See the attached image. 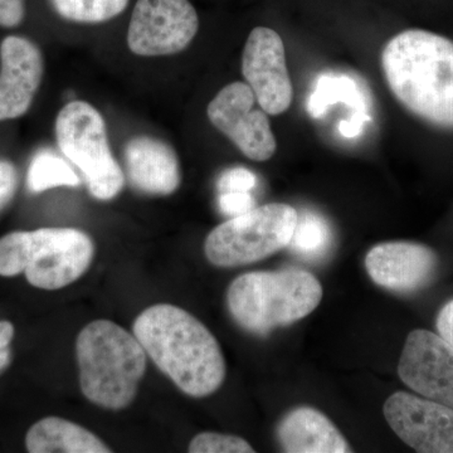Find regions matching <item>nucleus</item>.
Returning <instances> with one entry per match:
<instances>
[{
  "label": "nucleus",
  "mask_w": 453,
  "mask_h": 453,
  "mask_svg": "<svg viewBox=\"0 0 453 453\" xmlns=\"http://www.w3.org/2000/svg\"><path fill=\"white\" fill-rule=\"evenodd\" d=\"M59 16L79 23H101L121 14L129 0H52Z\"/></svg>",
  "instance_id": "412c9836"
},
{
  "label": "nucleus",
  "mask_w": 453,
  "mask_h": 453,
  "mask_svg": "<svg viewBox=\"0 0 453 453\" xmlns=\"http://www.w3.org/2000/svg\"><path fill=\"white\" fill-rule=\"evenodd\" d=\"M91 237L76 228H40L0 238V276L25 273L42 290L71 285L88 270L94 258Z\"/></svg>",
  "instance_id": "39448f33"
},
{
  "label": "nucleus",
  "mask_w": 453,
  "mask_h": 453,
  "mask_svg": "<svg viewBox=\"0 0 453 453\" xmlns=\"http://www.w3.org/2000/svg\"><path fill=\"white\" fill-rule=\"evenodd\" d=\"M398 374L423 398L453 408V348L442 336L423 329L410 333Z\"/></svg>",
  "instance_id": "f8f14e48"
},
{
  "label": "nucleus",
  "mask_w": 453,
  "mask_h": 453,
  "mask_svg": "<svg viewBox=\"0 0 453 453\" xmlns=\"http://www.w3.org/2000/svg\"><path fill=\"white\" fill-rule=\"evenodd\" d=\"M25 18V0H0V27L13 28Z\"/></svg>",
  "instance_id": "a878e982"
},
{
  "label": "nucleus",
  "mask_w": 453,
  "mask_h": 453,
  "mask_svg": "<svg viewBox=\"0 0 453 453\" xmlns=\"http://www.w3.org/2000/svg\"><path fill=\"white\" fill-rule=\"evenodd\" d=\"M41 50L19 35L0 44V121L20 118L31 109L43 79Z\"/></svg>",
  "instance_id": "4468645a"
},
{
  "label": "nucleus",
  "mask_w": 453,
  "mask_h": 453,
  "mask_svg": "<svg viewBox=\"0 0 453 453\" xmlns=\"http://www.w3.org/2000/svg\"><path fill=\"white\" fill-rule=\"evenodd\" d=\"M257 184V178L251 170L246 168H232L226 170L217 181L220 195L222 193L251 192Z\"/></svg>",
  "instance_id": "5701e85b"
},
{
  "label": "nucleus",
  "mask_w": 453,
  "mask_h": 453,
  "mask_svg": "<svg viewBox=\"0 0 453 453\" xmlns=\"http://www.w3.org/2000/svg\"><path fill=\"white\" fill-rule=\"evenodd\" d=\"M56 138L62 154L81 170L95 198L110 201L121 192L124 173L110 149L105 120L91 104L68 103L57 116Z\"/></svg>",
  "instance_id": "0eeeda50"
},
{
  "label": "nucleus",
  "mask_w": 453,
  "mask_h": 453,
  "mask_svg": "<svg viewBox=\"0 0 453 453\" xmlns=\"http://www.w3.org/2000/svg\"><path fill=\"white\" fill-rule=\"evenodd\" d=\"M333 246V231L320 214L303 211L297 216L288 249L300 258L316 261L327 255Z\"/></svg>",
  "instance_id": "a211bd4d"
},
{
  "label": "nucleus",
  "mask_w": 453,
  "mask_h": 453,
  "mask_svg": "<svg viewBox=\"0 0 453 453\" xmlns=\"http://www.w3.org/2000/svg\"><path fill=\"white\" fill-rule=\"evenodd\" d=\"M383 412L396 436L414 451L453 453V408L396 392L387 399Z\"/></svg>",
  "instance_id": "9b49d317"
},
{
  "label": "nucleus",
  "mask_w": 453,
  "mask_h": 453,
  "mask_svg": "<svg viewBox=\"0 0 453 453\" xmlns=\"http://www.w3.org/2000/svg\"><path fill=\"white\" fill-rule=\"evenodd\" d=\"M381 67L393 96L434 129L453 133V41L407 29L387 43Z\"/></svg>",
  "instance_id": "f03ea898"
},
{
  "label": "nucleus",
  "mask_w": 453,
  "mask_h": 453,
  "mask_svg": "<svg viewBox=\"0 0 453 453\" xmlns=\"http://www.w3.org/2000/svg\"><path fill=\"white\" fill-rule=\"evenodd\" d=\"M365 268L372 281L380 288L396 294H413L434 279L438 257L425 244L386 242L366 253Z\"/></svg>",
  "instance_id": "ddd939ff"
},
{
  "label": "nucleus",
  "mask_w": 453,
  "mask_h": 453,
  "mask_svg": "<svg viewBox=\"0 0 453 453\" xmlns=\"http://www.w3.org/2000/svg\"><path fill=\"white\" fill-rule=\"evenodd\" d=\"M76 353L80 386L89 402L112 411L131 404L146 372V351L135 335L101 319L83 327Z\"/></svg>",
  "instance_id": "7ed1b4c3"
},
{
  "label": "nucleus",
  "mask_w": 453,
  "mask_h": 453,
  "mask_svg": "<svg viewBox=\"0 0 453 453\" xmlns=\"http://www.w3.org/2000/svg\"><path fill=\"white\" fill-rule=\"evenodd\" d=\"M192 453H251L252 446L243 438L231 434L203 432L193 438L189 445Z\"/></svg>",
  "instance_id": "4be33fe9"
},
{
  "label": "nucleus",
  "mask_w": 453,
  "mask_h": 453,
  "mask_svg": "<svg viewBox=\"0 0 453 453\" xmlns=\"http://www.w3.org/2000/svg\"><path fill=\"white\" fill-rule=\"evenodd\" d=\"M297 216L299 211L283 203L255 207L216 226L205 240V256L219 267L261 261L288 246Z\"/></svg>",
  "instance_id": "423d86ee"
},
{
  "label": "nucleus",
  "mask_w": 453,
  "mask_h": 453,
  "mask_svg": "<svg viewBox=\"0 0 453 453\" xmlns=\"http://www.w3.org/2000/svg\"><path fill=\"white\" fill-rule=\"evenodd\" d=\"M18 172L16 166L7 159L0 157V211L4 210L16 196Z\"/></svg>",
  "instance_id": "393cba45"
},
{
  "label": "nucleus",
  "mask_w": 453,
  "mask_h": 453,
  "mask_svg": "<svg viewBox=\"0 0 453 453\" xmlns=\"http://www.w3.org/2000/svg\"><path fill=\"white\" fill-rule=\"evenodd\" d=\"M255 103V94L247 83H229L211 101L207 115L211 125L249 159L266 162L275 154L276 139L267 113L256 110Z\"/></svg>",
  "instance_id": "1a4fd4ad"
},
{
  "label": "nucleus",
  "mask_w": 453,
  "mask_h": 453,
  "mask_svg": "<svg viewBox=\"0 0 453 453\" xmlns=\"http://www.w3.org/2000/svg\"><path fill=\"white\" fill-rule=\"evenodd\" d=\"M27 184L33 193H41L56 187H77L79 175L64 157L50 149H42L29 164Z\"/></svg>",
  "instance_id": "6ab92c4d"
},
{
  "label": "nucleus",
  "mask_w": 453,
  "mask_h": 453,
  "mask_svg": "<svg viewBox=\"0 0 453 453\" xmlns=\"http://www.w3.org/2000/svg\"><path fill=\"white\" fill-rule=\"evenodd\" d=\"M133 330L146 356L187 395H213L225 381L219 342L186 310L169 303L150 306L136 318Z\"/></svg>",
  "instance_id": "f257e3e1"
},
{
  "label": "nucleus",
  "mask_w": 453,
  "mask_h": 453,
  "mask_svg": "<svg viewBox=\"0 0 453 453\" xmlns=\"http://www.w3.org/2000/svg\"><path fill=\"white\" fill-rule=\"evenodd\" d=\"M32 453H109V449L92 432L58 417H47L35 423L26 438Z\"/></svg>",
  "instance_id": "f3484780"
},
{
  "label": "nucleus",
  "mask_w": 453,
  "mask_h": 453,
  "mask_svg": "<svg viewBox=\"0 0 453 453\" xmlns=\"http://www.w3.org/2000/svg\"><path fill=\"white\" fill-rule=\"evenodd\" d=\"M345 104L356 112H366L365 101L353 80L347 76H321L308 101V111L321 118L334 104Z\"/></svg>",
  "instance_id": "aec40b11"
},
{
  "label": "nucleus",
  "mask_w": 453,
  "mask_h": 453,
  "mask_svg": "<svg viewBox=\"0 0 453 453\" xmlns=\"http://www.w3.org/2000/svg\"><path fill=\"white\" fill-rule=\"evenodd\" d=\"M436 326L438 334L453 348V299L438 312Z\"/></svg>",
  "instance_id": "bb28decb"
},
{
  "label": "nucleus",
  "mask_w": 453,
  "mask_h": 453,
  "mask_svg": "<svg viewBox=\"0 0 453 453\" xmlns=\"http://www.w3.org/2000/svg\"><path fill=\"white\" fill-rule=\"evenodd\" d=\"M277 438L288 453H347V441L325 414L315 408L299 407L283 417Z\"/></svg>",
  "instance_id": "dca6fc26"
},
{
  "label": "nucleus",
  "mask_w": 453,
  "mask_h": 453,
  "mask_svg": "<svg viewBox=\"0 0 453 453\" xmlns=\"http://www.w3.org/2000/svg\"><path fill=\"white\" fill-rule=\"evenodd\" d=\"M321 299V283L300 268L244 273L226 292V303L235 323L258 335L306 318Z\"/></svg>",
  "instance_id": "20e7f679"
},
{
  "label": "nucleus",
  "mask_w": 453,
  "mask_h": 453,
  "mask_svg": "<svg viewBox=\"0 0 453 453\" xmlns=\"http://www.w3.org/2000/svg\"><path fill=\"white\" fill-rule=\"evenodd\" d=\"M371 120L368 112H356L349 120L340 122L339 130L345 138H357L365 130L366 122Z\"/></svg>",
  "instance_id": "cd10ccee"
},
{
  "label": "nucleus",
  "mask_w": 453,
  "mask_h": 453,
  "mask_svg": "<svg viewBox=\"0 0 453 453\" xmlns=\"http://www.w3.org/2000/svg\"><path fill=\"white\" fill-rule=\"evenodd\" d=\"M219 207L225 216L234 219L253 210L256 201L250 192L222 193L219 198Z\"/></svg>",
  "instance_id": "b1692460"
},
{
  "label": "nucleus",
  "mask_w": 453,
  "mask_h": 453,
  "mask_svg": "<svg viewBox=\"0 0 453 453\" xmlns=\"http://www.w3.org/2000/svg\"><path fill=\"white\" fill-rule=\"evenodd\" d=\"M9 359H11V351H9V348L0 347V371H2L5 365H8Z\"/></svg>",
  "instance_id": "c85d7f7f"
},
{
  "label": "nucleus",
  "mask_w": 453,
  "mask_h": 453,
  "mask_svg": "<svg viewBox=\"0 0 453 453\" xmlns=\"http://www.w3.org/2000/svg\"><path fill=\"white\" fill-rule=\"evenodd\" d=\"M198 29V14L189 0H138L127 46L142 57L175 55L192 43Z\"/></svg>",
  "instance_id": "6e6552de"
},
{
  "label": "nucleus",
  "mask_w": 453,
  "mask_h": 453,
  "mask_svg": "<svg viewBox=\"0 0 453 453\" xmlns=\"http://www.w3.org/2000/svg\"><path fill=\"white\" fill-rule=\"evenodd\" d=\"M125 166L131 186L153 196H169L180 184L174 149L163 140L136 136L125 146Z\"/></svg>",
  "instance_id": "2eb2a0df"
},
{
  "label": "nucleus",
  "mask_w": 453,
  "mask_h": 453,
  "mask_svg": "<svg viewBox=\"0 0 453 453\" xmlns=\"http://www.w3.org/2000/svg\"><path fill=\"white\" fill-rule=\"evenodd\" d=\"M242 73L267 115H280L291 106L294 89L279 33L266 27L250 33L243 50Z\"/></svg>",
  "instance_id": "9d476101"
}]
</instances>
